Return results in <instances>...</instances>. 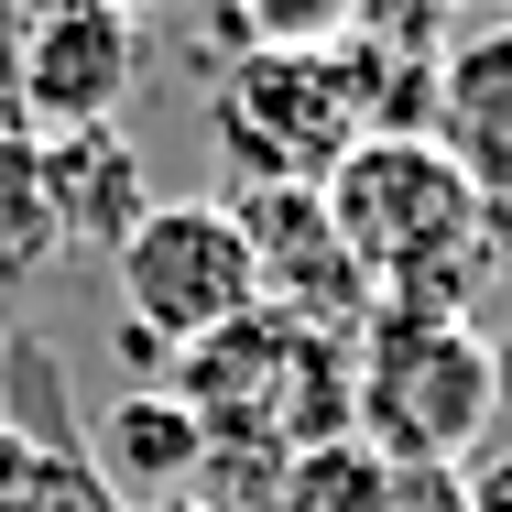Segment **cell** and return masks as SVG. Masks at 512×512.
<instances>
[{"mask_svg":"<svg viewBox=\"0 0 512 512\" xmlns=\"http://www.w3.org/2000/svg\"><path fill=\"white\" fill-rule=\"evenodd\" d=\"M327 229L349 240L360 284L382 306L414 316H469L491 295V273L512 262V207H491L425 131H371L349 142V164L316 186Z\"/></svg>","mask_w":512,"mask_h":512,"instance_id":"obj_1","label":"cell"},{"mask_svg":"<svg viewBox=\"0 0 512 512\" xmlns=\"http://www.w3.org/2000/svg\"><path fill=\"white\" fill-rule=\"evenodd\" d=\"M349 393L360 447H382L393 469H458L502 414V349L469 316L371 306V327L349 338Z\"/></svg>","mask_w":512,"mask_h":512,"instance_id":"obj_2","label":"cell"},{"mask_svg":"<svg viewBox=\"0 0 512 512\" xmlns=\"http://www.w3.org/2000/svg\"><path fill=\"white\" fill-rule=\"evenodd\" d=\"M207 142H218L229 186H327L349 164V142H371V131H360V99H349L338 55L240 44V66L207 99Z\"/></svg>","mask_w":512,"mask_h":512,"instance_id":"obj_3","label":"cell"},{"mask_svg":"<svg viewBox=\"0 0 512 512\" xmlns=\"http://www.w3.org/2000/svg\"><path fill=\"white\" fill-rule=\"evenodd\" d=\"M109 262H120V327H142L153 349H197L207 327L262 306L251 240L218 197H153Z\"/></svg>","mask_w":512,"mask_h":512,"instance_id":"obj_4","label":"cell"},{"mask_svg":"<svg viewBox=\"0 0 512 512\" xmlns=\"http://www.w3.org/2000/svg\"><path fill=\"white\" fill-rule=\"evenodd\" d=\"M131 77H142V22L131 11H109V0H11V99H22L33 142L120 120Z\"/></svg>","mask_w":512,"mask_h":512,"instance_id":"obj_5","label":"cell"},{"mask_svg":"<svg viewBox=\"0 0 512 512\" xmlns=\"http://www.w3.org/2000/svg\"><path fill=\"white\" fill-rule=\"evenodd\" d=\"M229 218H240V240H251V273H262V306H284L295 327L316 338H360L371 327V284H360V262H349V240L327 229V197L316 186H229Z\"/></svg>","mask_w":512,"mask_h":512,"instance_id":"obj_6","label":"cell"},{"mask_svg":"<svg viewBox=\"0 0 512 512\" xmlns=\"http://www.w3.org/2000/svg\"><path fill=\"white\" fill-rule=\"evenodd\" d=\"M425 142H436L491 207H512V22H469V33H447Z\"/></svg>","mask_w":512,"mask_h":512,"instance_id":"obj_7","label":"cell"},{"mask_svg":"<svg viewBox=\"0 0 512 512\" xmlns=\"http://www.w3.org/2000/svg\"><path fill=\"white\" fill-rule=\"evenodd\" d=\"M33 175H44V207H55V240H88V251H120V240L142 229V207H153L142 153H131L120 120L33 142Z\"/></svg>","mask_w":512,"mask_h":512,"instance_id":"obj_8","label":"cell"},{"mask_svg":"<svg viewBox=\"0 0 512 512\" xmlns=\"http://www.w3.org/2000/svg\"><path fill=\"white\" fill-rule=\"evenodd\" d=\"M88 447H99L88 469H99V491H109V502H175V491L207 469V425L175 404L164 382L120 393V404L99 414V436H88Z\"/></svg>","mask_w":512,"mask_h":512,"instance_id":"obj_9","label":"cell"},{"mask_svg":"<svg viewBox=\"0 0 512 512\" xmlns=\"http://www.w3.org/2000/svg\"><path fill=\"white\" fill-rule=\"evenodd\" d=\"M404 502H414V469H393L360 436H327V447L284 458V502L273 512H404Z\"/></svg>","mask_w":512,"mask_h":512,"instance_id":"obj_10","label":"cell"},{"mask_svg":"<svg viewBox=\"0 0 512 512\" xmlns=\"http://www.w3.org/2000/svg\"><path fill=\"white\" fill-rule=\"evenodd\" d=\"M55 251V207L33 175V131H0V295L33 284V262Z\"/></svg>","mask_w":512,"mask_h":512,"instance_id":"obj_11","label":"cell"},{"mask_svg":"<svg viewBox=\"0 0 512 512\" xmlns=\"http://www.w3.org/2000/svg\"><path fill=\"white\" fill-rule=\"evenodd\" d=\"M229 22H240V44H273V55H327V44H349L360 0H229Z\"/></svg>","mask_w":512,"mask_h":512,"instance_id":"obj_12","label":"cell"},{"mask_svg":"<svg viewBox=\"0 0 512 512\" xmlns=\"http://www.w3.org/2000/svg\"><path fill=\"white\" fill-rule=\"evenodd\" d=\"M458 512H512V458H480L458 480Z\"/></svg>","mask_w":512,"mask_h":512,"instance_id":"obj_13","label":"cell"},{"mask_svg":"<svg viewBox=\"0 0 512 512\" xmlns=\"http://www.w3.org/2000/svg\"><path fill=\"white\" fill-rule=\"evenodd\" d=\"M447 22H512V0H436Z\"/></svg>","mask_w":512,"mask_h":512,"instance_id":"obj_14","label":"cell"},{"mask_svg":"<svg viewBox=\"0 0 512 512\" xmlns=\"http://www.w3.org/2000/svg\"><path fill=\"white\" fill-rule=\"evenodd\" d=\"M109 11H131V22H142V11H164V0H109Z\"/></svg>","mask_w":512,"mask_h":512,"instance_id":"obj_15","label":"cell"}]
</instances>
